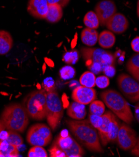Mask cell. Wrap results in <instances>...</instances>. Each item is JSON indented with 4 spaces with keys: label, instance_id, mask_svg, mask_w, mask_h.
Instances as JSON below:
<instances>
[{
    "label": "cell",
    "instance_id": "6da1fadb",
    "mask_svg": "<svg viewBox=\"0 0 139 157\" xmlns=\"http://www.w3.org/2000/svg\"><path fill=\"white\" fill-rule=\"evenodd\" d=\"M66 123L73 135L85 147L91 151L103 152L96 128L89 120H67Z\"/></svg>",
    "mask_w": 139,
    "mask_h": 157
},
{
    "label": "cell",
    "instance_id": "7a4b0ae2",
    "mask_svg": "<svg viewBox=\"0 0 139 157\" xmlns=\"http://www.w3.org/2000/svg\"><path fill=\"white\" fill-rule=\"evenodd\" d=\"M1 120L8 130L22 133L29 123V115L24 106L12 103L5 108Z\"/></svg>",
    "mask_w": 139,
    "mask_h": 157
},
{
    "label": "cell",
    "instance_id": "3957f363",
    "mask_svg": "<svg viewBox=\"0 0 139 157\" xmlns=\"http://www.w3.org/2000/svg\"><path fill=\"white\" fill-rule=\"evenodd\" d=\"M101 98L114 113L127 124L133 121V115L127 101L120 94L114 90H108L101 93Z\"/></svg>",
    "mask_w": 139,
    "mask_h": 157
},
{
    "label": "cell",
    "instance_id": "277c9868",
    "mask_svg": "<svg viewBox=\"0 0 139 157\" xmlns=\"http://www.w3.org/2000/svg\"><path fill=\"white\" fill-rule=\"evenodd\" d=\"M81 53L85 63L90 71L98 74L109 66H114V55L104 50L99 48H82Z\"/></svg>",
    "mask_w": 139,
    "mask_h": 157
},
{
    "label": "cell",
    "instance_id": "5b68a950",
    "mask_svg": "<svg viewBox=\"0 0 139 157\" xmlns=\"http://www.w3.org/2000/svg\"><path fill=\"white\" fill-rule=\"evenodd\" d=\"M63 115V105L57 92L55 90L46 91V118L53 130L58 128Z\"/></svg>",
    "mask_w": 139,
    "mask_h": 157
},
{
    "label": "cell",
    "instance_id": "8992f818",
    "mask_svg": "<svg viewBox=\"0 0 139 157\" xmlns=\"http://www.w3.org/2000/svg\"><path fill=\"white\" fill-rule=\"evenodd\" d=\"M46 100L45 90L34 91L28 95L24 106L30 118L36 120L46 118Z\"/></svg>",
    "mask_w": 139,
    "mask_h": 157
},
{
    "label": "cell",
    "instance_id": "52a82bcc",
    "mask_svg": "<svg viewBox=\"0 0 139 157\" xmlns=\"http://www.w3.org/2000/svg\"><path fill=\"white\" fill-rule=\"evenodd\" d=\"M52 138L50 128L44 124L37 123L29 128L26 140L31 145L44 147L50 143Z\"/></svg>",
    "mask_w": 139,
    "mask_h": 157
},
{
    "label": "cell",
    "instance_id": "ba28073f",
    "mask_svg": "<svg viewBox=\"0 0 139 157\" xmlns=\"http://www.w3.org/2000/svg\"><path fill=\"white\" fill-rule=\"evenodd\" d=\"M120 91L125 97L132 102L139 101V83L127 74H121L117 78Z\"/></svg>",
    "mask_w": 139,
    "mask_h": 157
},
{
    "label": "cell",
    "instance_id": "9c48e42d",
    "mask_svg": "<svg viewBox=\"0 0 139 157\" xmlns=\"http://www.w3.org/2000/svg\"><path fill=\"white\" fill-rule=\"evenodd\" d=\"M137 135L135 130L125 123L120 127L116 142L123 150H132L137 142Z\"/></svg>",
    "mask_w": 139,
    "mask_h": 157
},
{
    "label": "cell",
    "instance_id": "30bf717a",
    "mask_svg": "<svg viewBox=\"0 0 139 157\" xmlns=\"http://www.w3.org/2000/svg\"><path fill=\"white\" fill-rule=\"evenodd\" d=\"M54 144L65 152L67 156H83L85 154L82 147L70 135L67 137H62L59 135Z\"/></svg>",
    "mask_w": 139,
    "mask_h": 157
},
{
    "label": "cell",
    "instance_id": "8fae6325",
    "mask_svg": "<svg viewBox=\"0 0 139 157\" xmlns=\"http://www.w3.org/2000/svg\"><path fill=\"white\" fill-rule=\"evenodd\" d=\"M117 9L115 3L112 0H103L98 2L95 7V13L99 20L100 25L105 26L109 21L116 13Z\"/></svg>",
    "mask_w": 139,
    "mask_h": 157
},
{
    "label": "cell",
    "instance_id": "7c38bea8",
    "mask_svg": "<svg viewBox=\"0 0 139 157\" xmlns=\"http://www.w3.org/2000/svg\"><path fill=\"white\" fill-rule=\"evenodd\" d=\"M96 91L92 88L83 86L76 87L72 93V98L74 101L83 105H88L96 98Z\"/></svg>",
    "mask_w": 139,
    "mask_h": 157
},
{
    "label": "cell",
    "instance_id": "4fadbf2b",
    "mask_svg": "<svg viewBox=\"0 0 139 157\" xmlns=\"http://www.w3.org/2000/svg\"><path fill=\"white\" fill-rule=\"evenodd\" d=\"M106 28L116 34L124 33L128 29L129 23L125 15L116 13L106 23Z\"/></svg>",
    "mask_w": 139,
    "mask_h": 157
},
{
    "label": "cell",
    "instance_id": "5bb4252c",
    "mask_svg": "<svg viewBox=\"0 0 139 157\" xmlns=\"http://www.w3.org/2000/svg\"><path fill=\"white\" fill-rule=\"evenodd\" d=\"M47 0H29L27 10L32 17L38 19H45L48 10Z\"/></svg>",
    "mask_w": 139,
    "mask_h": 157
},
{
    "label": "cell",
    "instance_id": "9a60e30c",
    "mask_svg": "<svg viewBox=\"0 0 139 157\" xmlns=\"http://www.w3.org/2000/svg\"><path fill=\"white\" fill-rule=\"evenodd\" d=\"M113 115L114 114L110 112H106V113H104L103 115H102L103 123L100 127L98 129V131L100 140L101 141L102 144L103 146H106L109 144L107 136L108 133H109V131L110 125Z\"/></svg>",
    "mask_w": 139,
    "mask_h": 157
},
{
    "label": "cell",
    "instance_id": "2e32d148",
    "mask_svg": "<svg viewBox=\"0 0 139 157\" xmlns=\"http://www.w3.org/2000/svg\"><path fill=\"white\" fill-rule=\"evenodd\" d=\"M67 114L70 117L76 120H83L87 115L85 106L75 101L68 106Z\"/></svg>",
    "mask_w": 139,
    "mask_h": 157
},
{
    "label": "cell",
    "instance_id": "e0dca14e",
    "mask_svg": "<svg viewBox=\"0 0 139 157\" xmlns=\"http://www.w3.org/2000/svg\"><path fill=\"white\" fill-rule=\"evenodd\" d=\"M63 17L62 7L57 4H49L48 10L45 20L49 23L58 22Z\"/></svg>",
    "mask_w": 139,
    "mask_h": 157
},
{
    "label": "cell",
    "instance_id": "ac0fdd59",
    "mask_svg": "<svg viewBox=\"0 0 139 157\" xmlns=\"http://www.w3.org/2000/svg\"><path fill=\"white\" fill-rule=\"evenodd\" d=\"M13 45V40L11 35L6 31L0 30V55H3L8 53Z\"/></svg>",
    "mask_w": 139,
    "mask_h": 157
},
{
    "label": "cell",
    "instance_id": "d6986e66",
    "mask_svg": "<svg viewBox=\"0 0 139 157\" xmlns=\"http://www.w3.org/2000/svg\"><path fill=\"white\" fill-rule=\"evenodd\" d=\"M98 33L95 29L86 28L83 29L81 33V40L87 46H94L98 41Z\"/></svg>",
    "mask_w": 139,
    "mask_h": 157
},
{
    "label": "cell",
    "instance_id": "ffe728a7",
    "mask_svg": "<svg viewBox=\"0 0 139 157\" xmlns=\"http://www.w3.org/2000/svg\"><path fill=\"white\" fill-rule=\"evenodd\" d=\"M116 38L110 31L104 30L98 35V43L103 48H110L115 44Z\"/></svg>",
    "mask_w": 139,
    "mask_h": 157
},
{
    "label": "cell",
    "instance_id": "44dd1931",
    "mask_svg": "<svg viewBox=\"0 0 139 157\" xmlns=\"http://www.w3.org/2000/svg\"><path fill=\"white\" fill-rule=\"evenodd\" d=\"M120 128V123L117 118V117L113 115L109 133H108V142L109 143H114L116 142L117 135L118 133V130Z\"/></svg>",
    "mask_w": 139,
    "mask_h": 157
},
{
    "label": "cell",
    "instance_id": "7402d4cb",
    "mask_svg": "<svg viewBox=\"0 0 139 157\" xmlns=\"http://www.w3.org/2000/svg\"><path fill=\"white\" fill-rule=\"evenodd\" d=\"M0 151L5 156H18V147L9 144L6 140H0Z\"/></svg>",
    "mask_w": 139,
    "mask_h": 157
},
{
    "label": "cell",
    "instance_id": "603a6c76",
    "mask_svg": "<svg viewBox=\"0 0 139 157\" xmlns=\"http://www.w3.org/2000/svg\"><path fill=\"white\" fill-rule=\"evenodd\" d=\"M83 23L87 28L97 29L100 25V22L97 14L92 11H88L84 17Z\"/></svg>",
    "mask_w": 139,
    "mask_h": 157
},
{
    "label": "cell",
    "instance_id": "cb8c5ba5",
    "mask_svg": "<svg viewBox=\"0 0 139 157\" xmlns=\"http://www.w3.org/2000/svg\"><path fill=\"white\" fill-rule=\"evenodd\" d=\"M95 74L90 71L83 73L80 78V84L85 87L93 88L95 86Z\"/></svg>",
    "mask_w": 139,
    "mask_h": 157
},
{
    "label": "cell",
    "instance_id": "d4e9b609",
    "mask_svg": "<svg viewBox=\"0 0 139 157\" xmlns=\"http://www.w3.org/2000/svg\"><path fill=\"white\" fill-rule=\"evenodd\" d=\"M90 113L102 116L105 111V106L104 103L98 100H94L90 103Z\"/></svg>",
    "mask_w": 139,
    "mask_h": 157
},
{
    "label": "cell",
    "instance_id": "484cf974",
    "mask_svg": "<svg viewBox=\"0 0 139 157\" xmlns=\"http://www.w3.org/2000/svg\"><path fill=\"white\" fill-rule=\"evenodd\" d=\"M6 140L11 145L17 147L21 146L23 143L22 137L17 132L14 131L8 130V136Z\"/></svg>",
    "mask_w": 139,
    "mask_h": 157
},
{
    "label": "cell",
    "instance_id": "4316f807",
    "mask_svg": "<svg viewBox=\"0 0 139 157\" xmlns=\"http://www.w3.org/2000/svg\"><path fill=\"white\" fill-rule=\"evenodd\" d=\"M128 71L132 73L139 71V53L133 55L127 61L126 65Z\"/></svg>",
    "mask_w": 139,
    "mask_h": 157
},
{
    "label": "cell",
    "instance_id": "83f0119b",
    "mask_svg": "<svg viewBox=\"0 0 139 157\" xmlns=\"http://www.w3.org/2000/svg\"><path fill=\"white\" fill-rule=\"evenodd\" d=\"M28 157H47L48 154L46 150L41 146H33L28 153Z\"/></svg>",
    "mask_w": 139,
    "mask_h": 157
},
{
    "label": "cell",
    "instance_id": "f1b7e54d",
    "mask_svg": "<svg viewBox=\"0 0 139 157\" xmlns=\"http://www.w3.org/2000/svg\"><path fill=\"white\" fill-rule=\"evenodd\" d=\"M60 75L62 79L68 80L74 76L75 75V70L70 66H66L60 70Z\"/></svg>",
    "mask_w": 139,
    "mask_h": 157
},
{
    "label": "cell",
    "instance_id": "f546056e",
    "mask_svg": "<svg viewBox=\"0 0 139 157\" xmlns=\"http://www.w3.org/2000/svg\"><path fill=\"white\" fill-rule=\"evenodd\" d=\"M88 119L90 123L97 130L100 127V126L103 123L102 115L100 116V115H93L90 113Z\"/></svg>",
    "mask_w": 139,
    "mask_h": 157
},
{
    "label": "cell",
    "instance_id": "4dcf8cb0",
    "mask_svg": "<svg viewBox=\"0 0 139 157\" xmlns=\"http://www.w3.org/2000/svg\"><path fill=\"white\" fill-rule=\"evenodd\" d=\"M110 84L109 78L106 76H99L96 78L95 85L100 88H105Z\"/></svg>",
    "mask_w": 139,
    "mask_h": 157
},
{
    "label": "cell",
    "instance_id": "1f68e13d",
    "mask_svg": "<svg viewBox=\"0 0 139 157\" xmlns=\"http://www.w3.org/2000/svg\"><path fill=\"white\" fill-rule=\"evenodd\" d=\"M50 156L52 157H65L67 156L65 152L61 150L55 144H53L51 148L50 149Z\"/></svg>",
    "mask_w": 139,
    "mask_h": 157
},
{
    "label": "cell",
    "instance_id": "d6a6232c",
    "mask_svg": "<svg viewBox=\"0 0 139 157\" xmlns=\"http://www.w3.org/2000/svg\"><path fill=\"white\" fill-rule=\"evenodd\" d=\"M78 53L76 52H72L67 53L64 56V59L65 62L68 63H75L78 59Z\"/></svg>",
    "mask_w": 139,
    "mask_h": 157
},
{
    "label": "cell",
    "instance_id": "836d02e7",
    "mask_svg": "<svg viewBox=\"0 0 139 157\" xmlns=\"http://www.w3.org/2000/svg\"><path fill=\"white\" fill-rule=\"evenodd\" d=\"M49 4H57L61 7H65L68 5L70 0H47Z\"/></svg>",
    "mask_w": 139,
    "mask_h": 157
},
{
    "label": "cell",
    "instance_id": "e575fe53",
    "mask_svg": "<svg viewBox=\"0 0 139 157\" xmlns=\"http://www.w3.org/2000/svg\"><path fill=\"white\" fill-rule=\"evenodd\" d=\"M44 90L46 91H50L52 90H55L54 86H53V80H52L51 78H47L44 80Z\"/></svg>",
    "mask_w": 139,
    "mask_h": 157
},
{
    "label": "cell",
    "instance_id": "d590c367",
    "mask_svg": "<svg viewBox=\"0 0 139 157\" xmlns=\"http://www.w3.org/2000/svg\"><path fill=\"white\" fill-rule=\"evenodd\" d=\"M131 47L134 52L139 53V36H137L132 40L131 42Z\"/></svg>",
    "mask_w": 139,
    "mask_h": 157
},
{
    "label": "cell",
    "instance_id": "8d00e7d4",
    "mask_svg": "<svg viewBox=\"0 0 139 157\" xmlns=\"http://www.w3.org/2000/svg\"><path fill=\"white\" fill-rule=\"evenodd\" d=\"M103 71L105 73L106 76L112 77L115 73V69L114 66H109L105 68Z\"/></svg>",
    "mask_w": 139,
    "mask_h": 157
},
{
    "label": "cell",
    "instance_id": "74e56055",
    "mask_svg": "<svg viewBox=\"0 0 139 157\" xmlns=\"http://www.w3.org/2000/svg\"><path fill=\"white\" fill-rule=\"evenodd\" d=\"M131 150V153L133 155L135 156H139V137L137 140L135 145Z\"/></svg>",
    "mask_w": 139,
    "mask_h": 157
},
{
    "label": "cell",
    "instance_id": "f35d334b",
    "mask_svg": "<svg viewBox=\"0 0 139 157\" xmlns=\"http://www.w3.org/2000/svg\"><path fill=\"white\" fill-rule=\"evenodd\" d=\"M135 116L137 120L139 123V103L137 104L135 108Z\"/></svg>",
    "mask_w": 139,
    "mask_h": 157
},
{
    "label": "cell",
    "instance_id": "ab89813d",
    "mask_svg": "<svg viewBox=\"0 0 139 157\" xmlns=\"http://www.w3.org/2000/svg\"><path fill=\"white\" fill-rule=\"evenodd\" d=\"M135 80H136L139 83V71L135 72L131 75Z\"/></svg>",
    "mask_w": 139,
    "mask_h": 157
},
{
    "label": "cell",
    "instance_id": "60d3db41",
    "mask_svg": "<svg viewBox=\"0 0 139 157\" xmlns=\"http://www.w3.org/2000/svg\"><path fill=\"white\" fill-rule=\"evenodd\" d=\"M64 96L65 99V100H64V98H62V99H63V100H64L63 101H64V107H65V108H67L68 106H69V105H69V103H68V100H67V96H66L65 94H64Z\"/></svg>",
    "mask_w": 139,
    "mask_h": 157
},
{
    "label": "cell",
    "instance_id": "b9f144b4",
    "mask_svg": "<svg viewBox=\"0 0 139 157\" xmlns=\"http://www.w3.org/2000/svg\"><path fill=\"white\" fill-rule=\"evenodd\" d=\"M69 135H68V132L67 130H62V132H61V133L60 134V136H62V137H67Z\"/></svg>",
    "mask_w": 139,
    "mask_h": 157
},
{
    "label": "cell",
    "instance_id": "7bdbcfd3",
    "mask_svg": "<svg viewBox=\"0 0 139 157\" xmlns=\"http://www.w3.org/2000/svg\"><path fill=\"white\" fill-rule=\"evenodd\" d=\"M5 129H6L5 124H3V121L1 120V119H0V133H1L3 130H4Z\"/></svg>",
    "mask_w": 139,
    "mask_h": 157
},
{
    "label": "cell",
    "instance_id": "ee69618b",
    "mask_svg": "<svg viewBox=\"0 0 139 157\" xmlns=\"http://www.w3.org/2000/svg\"><path fill=\"white\" fill-rule=\"evenodd\" d=\"M137 16L139 18V0H138L137 5Z\"/></svg>",
    "mask_w": 139,
    "mask_h": 157
},
{
    "label": "cell",
    "instance_id": "f6af8a7d",
    "mask_svg": "<svg viewBox=\"0 0 139 157\" xmlns=\"http://www.w3.org/2000/svg\"><path fill=\"white\" fill-rule=\"evenodd\" d=\"M3 156H4L3 154L1 152V151H0V157H3Z\"/></svg>",
    "mask_w": 139,
    "mask_h": 157
},
{
    "label": "cell",
    "instance_id": "bcb514c9",
    "mask_svg": "<svg viewBox=\"0 0 139 157\" xmlns=\"http://www.w3.org/2000/svg\"><path fill=\"white\" fill-rule=\"evenodd\" d=\"M1 94H3V95H8V94L6 93H3V92H1Z\"/></svg>",
    "mask_w": 139,
    "mask_h": 157
}]
</instances>
